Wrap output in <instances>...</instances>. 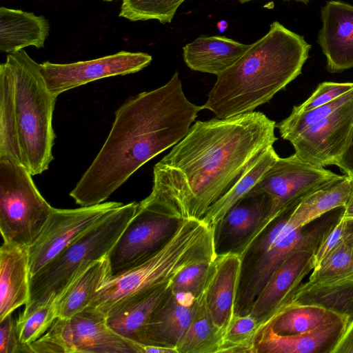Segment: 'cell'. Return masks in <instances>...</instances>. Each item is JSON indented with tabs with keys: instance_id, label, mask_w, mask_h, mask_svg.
I'll list each match as a JSON object with an SVG mask.
<instances>
[{
	"instance_id": "6da1fadb",
	"label": "cell",
	"mask_w": 353,
	"mask_h": 353,
	"mask_svg": "<svg viewBox=\"0 0 353 353\" xmlns=\"http://www.w3.org/2000/svg\"><path fill=\"white\" fill-rule=\"evenodd\" d=\"M261 112L197 121L154 167L147 197L180 219H201L277 138Z\"/></svg>"
},
{
	"instance_id": "7a4b0ae2",
	"label": "cell",
	"mask_w": 353,
	"mask_h": 353,
	"mask_svg": "<svg viewBox=\"0 0 353 353\" xmlns=\"http://www.w3.org/2000/svg\"><path fill=\"white\" fill-rule=\"evenodd\" d=\"M203 105L190 101L178 72L115 112L108 136L70 196L81 207L105 202L137 170L188 133Z\"/></svg>"
},
{
	"instance_id": "3957f363",
	"label": "cell",
	"mask_w": 353,
	"mask_h": 353,
	"mask_svg": "<svg viewBox=\"0 0 353 353\" xmlns=\"http://www.w3.org/2000/svg\"><path fill=\"white\" fill-rule=\"evenodd\" d=\"M56 100L40 63L24 50L8 54L0 65V161L21 164L32 176L48 169Z\"/></svg>"
},
{
	"instance_id": "277c9868",
	"label": "cell",
	"mask_w": 353,
	"mask_h": 353,
	"mask_svg": "<svg viewBox=\"0 0 353 353\" xmlns=\"http://www.w3.org/2000/svg\"><path fill=\"white\" fill-rule=\"evenodd\" d=\"M311 48L278 21L230 68L217 76L203 108L218 119L254 112L301 74Z\"/></svg>"
},
{
	"instance_id": "5b68a950",
	"label": "cell",
	"mask_w": 353,
	"mask_h": 353,
	"mask_svg": "<svg viewBox=\"0 0 353 353\" xmlns=\"http://www.w3.org/2000/svg\"><path fill=\"white\" fill-rule=\"evenodd\" d=\"M216 256L214 228L201 219H184L168 241L154 254L111 278L98 292L92 306L104 314L122 299L170 282L192 265Z\"/></svg>"
},
{
	"instance_id": "8992f818",
	"label": "cell",
	"mask_w": 353,
	"mask_h": 353,
	"mask_svg": "<svg viewBox=\"0 0 353 353\" xmlns=\"http://www.w3.org/2000/svg\"><path fill=\"white\" fill-rule=\"evenodd\" d=\"M138 205L134 201L117 208L32 275L30 299L23 313L54 301L91 263L108 256Z\"/></svg>"
},
{
	"instance_id": "52a82bcc",
	"label": "cell",
	"mask_w": 353,
	"mask_h": 353,
	"mask_svg": "<svg viewBox=\"0 0 353 353\" xmlns=\"http://www.w3.org/2000/svg\"><path fill=\"white\" fill-rule=\"evenodd\" d=\"M21 164L0 161V230L3 241L30 246L53 210Z\"/></svg>"
},
{
	"instance_id": "ba28073f",
	"label": "cell",
	"mask_w": 353,
	"mask_h": 353,
	"mask_svg": "<svg viewBox=\"0 0 353 353\" xmlns=\"http://www.w3.org/2000/svg\"><path fill=\"white\" fill-rule=\"evenodd\" d=\"M343 208H335L303 227L294 229L259 254L242 259L234 314L245 315L268 279L292 252L307 250L314 252L322 240L341 219Z\"/></svg>"
},
{
	"instance_id": "9c48e42d",
	"label": "cell",
	"mask_w": 353,
	"mask_h": 353,
	"mask_svg": "<svg viewBox=\"0 0 353 353\" xmlns=\"http://www.w3.org/2000/svg\"><path fill=\"white\" fill-rule=\"evenodd\" d=\"M340 176L323 167L306 163L295 154L285 158L279 157L249 192L267 194L270 199V209L239 254H242L288 207L327 186Z\"/></svg>"
},
{
	"instance_id": "30bf717a",
	"label": "cell",
	"mask_w": 353,
	"mask_h": 353,
	"mask_svg": "<svg viewBox=\"0 0 353 353\" xmlns=\"http://www.w3.org/2000/svg\"><path fill=\"white\" fill-rule=\"evenodd\" d=\"M37 345L41 352L142 353V344L115 333L106 315L92 306L69 319L57 318Z\"/></svg>"
},
{
	"instance_id": "8fae6325",
	"label": "cell",
	"mask_w": 353,
	"mask_h": 353,
	"mask_svg": "<svg viewBox=\"0 0 353 353\" xmlns=\"http://www.w3.org/2000/svg\"><path fill=\"white\" fill-rule=\"evenodd\" d=\"M182 220L147 197L139 203L134 215L108 255L110 279L138 265L158 252L172 237Z\"/></svg>"
},
{
	"instance_id": "7c38bea8",
	"label": "cell",
	"mask_w": 353,
	"mask_h": 353,
	"mask_svg": "<svg viewBox=\"0 0 353 353\" xmlns=\"http://www.w3.org/2000/svg\"><path fill=\"white\" fill-rule=\"evenodd\" d=\"M121 205L109 201L76 209L54 208L39 235L28 246L30 276Z\"/></svg>"
},
{
	"instance_id": "4fadbf2b",
	"label": "cell",
	"mask_w": 353,
	"mask_h": 353,
	"mask_svg": "<svg viewBox=\"0 0 353 353\" xmlns=\"http://www.w3.org/2000/svg\"><path fill=\"white\" fill-rule=\"evenodd\" d=\"M152 57L145 52L121 51L88 61L70 63H40L47 86L55 97L101 79L137 72L147 67Z\"/></svg>"
},
{
	"instance_id": "5bb4252c",
	"label": "cell",
	"mask_w": 353,
	"mask_h": 353,
	"mask_svg": "<svg viewBox=\"0 0 353 353\" xmlns=\"http://www.w3.org/2000/svg\"><path fill=\"white\" fill-rule=\"evenodd\" d=\"M353 130V99L329 116L309 126L290 142L294 154L319 167L336 165Z\"/></svg>"
},
{
	"instance_id": "9a60e30c",
	"label": "cell",
	"mask_w": 353,
	"mask_h": 353,
	"mask_svg": "<svg viewBox=\"0 0 353 353\" xmlns=\"http://www.w3.org/2000/svg\"><path fill=\"white\" fill-rule=\"evenodd\" d=\"M313 254L307 250L294 252L271 274L248 313L259 323L261 332L303 278L313 270Z\"/></svg>"
},
{
	"instance_id": "2e32d148",
	"label": "cell",
	"mask_w": 353,
	"mask_h": 353,
	"mask_svg": "<svg viewBox=\"0 0 353 353\" xmlns=\"http://www.w3.org/2000/svg\"><path fill=\"white\" fill-rule=\"evenodd\" d=\"M270 209L265 193H248L214 227L216 254L239 253L247 244Z\"/></svg>"
},
{
	"instance_id": "e0dca14e",
	"label": "cell",
	"mask_w": 353,
	"mask_h": 353,
	"mask_svg": "<svg viewBox=\"0 0 353 353\" xmlns=\"http://www.w3.org/2000/svg\"><path fill=\"white\" fill-rule=\"evenodd\" d=\"M322 27L318 34L329 72L353 68V5L328 1L321 8Z\"/></svg>"
},
{
	"instance_id": "ac0fdd59",
	"label": "cell",
	"mask_w": 353,
	"mask_h": 353,
	"mask_svg": "<svg viewBox=\"0 0 353 353\" xmlns=\"http://www.w3.org/2000/svg\"><path fill=\"white\" fill-rule=\"evenodd\" d=\"M241 265L242 259L237 252L216 254L203 289L210 316L222 333L234 314Z\"/></svg>"
},
{
	"instance_id": "d6986e66",
	"label": "cell",
	"mask_w": 353,
	"mask_h": 353,
	"mask_svg": "<svg viewBox=\"0 0 353 353\" xmlns=\"http://www.w3.org/2000/svg\"><path fill=\"white\" fill-rule=\"evenodd\" d=\"M200 294L173 292L170 287L145 328L142 344L169 347L177 352L176 347L196 312Z\"/></svg>"
},
{
	"instance_id": "ffe728a7",
	"label": "cell",
	"mask_w": 353,
	"mask_h": 353,
	"mask_svg": "<svg viewBox=\"0 0 353 353\" xmlns=\"http://www.w3.org/2000/svg\"><path fill=\"white\" fill-rule=\"evenodd\" d=\"M290 304L321 306L343 316L347 323L352 321L353 269L301 283L280 308Z\"/></svg>"
},
{
	"instance_id": "44dd1931",
	"label": "cell",
	"mask_w": 353,
	"mask_h": 353,
	"mask_svg": "<svg viewBox=\"0 0 353 353\" xmlns=\"http://www.w3.org/2000/svg\"><path fill=\"white\" fill-rule=\"evenodd\" d=\"M172 281L133 294L120 301L106 314L109 327L123 338L142 344L145 328L167 294Z\"/></svg>"
},
{
	"instance_id": "7402d4cb",
	"label": "cell",
	"mask_w": 353,
	"mask_h": 353,
	"mask_svg": "<svg viewBox=\"0 0 353 353\" xmlns=\"http://www.w3.org/2000/svg\"><path fill=\"white\" fill-rule=\"evenodd\" d=\"M28 247L3 241L0 248V321L30 299Z\"/></svg>"
},
{
	"instance_id": "603a6c76",
	"label": "cell",
	"mask_w": 353,
	"mask_h": 353,
	"mask_svg": "<svg viewBox=\"0 0 353 353\" xmlns=\"http://www.w3.org/2000/svg\"><path fill=\"white\" fill-rule=\"evenodd\" d=\"M346 324L342 319L295 335L278 334L267 325L258 337L255 353H332Z\"/></svg>"
},
{
	"instance_id": "cb8c5ba5",
	"label": "cell",
	"mask_w": 353,
	"mask_h": 353,
	"mask_svg": "<svg viewBox=\"0 0 353 353\" xmlns=\"http://www.w3.org/2000/svg\"><path fill=\"white\" fill-rule=\"evenodd\" d=\"M249 47L225 37L201 36L183 48V57L191 70L218 76L236 62Z\"/></svg>"
},
{
	"instance_id": "d4e9b609",
	"label": "cell",
	"mask_w": 353,
	"mask_h": 353,
	"mask_svg": "<svg viewBox=\"0 0 353 353\" xmlns=\"http://www.w3.org/2000/svg\"><path fill=\"white\" fill-rule=\"evenodd\" d=\"M43 16L21 10L0 8V50L14 53L28 46L43 48L50 32Z\"/></svg>"
},
{
	"instance_id": "484cf974",
	"label": "cell",
	"mask_w": 353,
	"mask_h": 353,
	"mask_svg": "<svg viewBox=\"0 0 353 353\" xmlns=\"http://www.w3.org/2000/svg\"><path fill=\"white\" fill-rule=\"evenodd\" d=\"M110 279L108 256L91 263L55 300L57 318L69 319L90 306Z\"/></svg>"
},
{
	"instance_id": "4316f807",
	"label": "cell",
	"mask_w": 353,
	"mask_h": 353,
	"mask_svg": "<svg viewBox=\"0 0 353 353\" xmlns=\"http://www.w3.org/2000/svg\"><path fill=\"white\" fill-rule=\"evenodd\" d=\"M352 188V179L341 175L294 205L290 211L292 222L296 228L303 227L335 208L345 207Z\"/></svg>"
},
{
	"instance_id": "83f0119b",
	"label": "cell",
	"mask_w": 353,
	"mask_h": 353,
	"mask_svg": "<svg viewBox=\"0 0 353 353\" xmlns=\"http://www.w3.org/2000/svg\"><path fill=\"white\" fill-rule=\"evenodd\" d=\"M342 319L345 318L321 306L290 304L280 308L268 325L278 334L295 335Z\"/></svg>"
},
{
	"instance_id": "f1b7e54d",
	"label": "cell",
	"mask_w": 353,
	"mask_h": 353,
	"mask_svg": "<svg viewBox=\"0 0 353 353\" xmlns=\"http://www.w3.org/2000/svg\"><path fill=\"white\" fill-rule=\"evenodd\" d=\"M279 157L273 145L268 148L244 175L208 209L201 220L214 228L228 212L254 188Z\"/></svg>"
},
{
	"instance_id": "f546056e",
	"label": "cell",
	"mask_w": 353,
	"mask_h": 353,
	"mask_svg": "<svg viewBox=\"0 0 353 353\" xmlns=\"http://www.w3.org/2000/svg\"><path fill=\"white\" fill-rule=\"evenodd\" d=\"M221 336L210 316L203 290L192 320L176 347L177 352L218 353Z\"/></svg>"
},
{
	"instance_id": "4dcf8cb0",
	"label": "cell",
	"mask_w": 353,
	"mask_h": 353,
	"mask_svg": "<svg viewBox=\"0 0 353 353\" xmlns=\"http://www.w3.org/2000/svg\"><path fill=\"white\" fill-rule=\"evenodd\" d=\"M260 325L250 314H234L222 333L218 353H255Z\"/></svg>"
},
{
	"instance_id": "1f68e13d",
	"label": "cell",
	"mask_w": 353,
	"mask_h": 353,
	"mask_svg": "<svg viewBox=\"0 0 353 353\" xmlns=\"http://www.w3.org/2000/svg\"><path fill=\"white\" fill-rule=\"evenodd\" d=\"M353 99V89L336 99L305 112H291L276 124L282 139L292 141L309 126L329 116L335 110Z\"/></svg>"
},
{
	"instance_id": "d6a6232c",
	"label": "cell",
	"mask_w": 353,
	"mask_h": 353,
	"mask_svg": "<svg viewBox=\"0 0 353 353\" xmlns=\"http://www.w3.org/2000/svg\"><path fill=\"white\" fill-rule=\"evenodd\" d=\"M185 0H123L119 17L130 21L158 20L170 23Z\"/></svg>"
},
{
	"instance_id": "836d02e7",
	"label": "cell",
	"mask_w": 353,
	"mask_h": 353,
	"mask_svg": "<svg viewBox=\"0 0 353 353\" xmlns=\"http://www.w3.org/2000/svg\"><path fill=\"white\" fill-rule=\"evenodd\" d=\"M57 319L55 301L42 305L28 313H21L17 320L19 341L26 345L42 336Z\"/></svg>"
},
{
	"instance_id": "e575fe53",
	"label": "cell",
	"mask_w": 353,
	"mask_h": 353,
	"mask_svg": "<svg viewBox=\"0 0 353 353\" xmlns=\"http://www.w3.org/2000/svg\"><path fill=\"white\" fill-rule=\"evenodd\" d=\"M353 269V243L343 241L313 269L309 279L343 273Z\"/></svg>"
},
{
	"instance_id": "d590c367",
	"label": "cell",
	"mask_w": 353,
	"mask_h": 353,
	"mask_svg": "<svg viewBox=\"0 0 353 353\" xmlns=\"http://www.w3.org/2000/svg\"><path fill=\"white\" fill-rule=\"evenodd\" d=\"M213 260L192 265L181 271L173 279L170 285L171 290L176 293L200 294L205 288Z\"/></svg>"
},
{
	"instance_id": "8d00e7d4",
	"label": "cell",
	"mask_w": 353,
	"mask_h": 353,
	"mask_svg": "<svg viewBox=\"0 0 353 353\" xmlns=\"http://www.w3.org/2000/svg\"><path fill=\"white\" fill-rule=\"evenodd\" d=\"M353 89V83L323 82L309 98L299 105L293 107L292 112H305L329 103Z\"/></svg>"
},
{
	"instance_id": "74e56055",
	"label": "cell",
	"mask_w": 353,
	"mask_h": 353,
	"mask_svg": "<svg viewBox=\"0 0 353 353\" xmlns=\"http://www.w3.org/2000/svg\"><path fill=\"white\" fill-rule=\"evenodd\" d=\"M0 353H32L30 345L22 344L12 314L0 321Z\"/></svg>"
},
{
	"instance_id": "f35d334b",
	"label": "cell",
	"mask_w": 353,
	"mask_h": 353,
	"mask_svg": "<svg viewBox=\"0 0 353 353\" xmlns=\"http://www.w3.org/2000/svg\"><path fill=\"white\" fill-rule=\"evenodd\" d=\"M345 226V220L342 216L330 232L322 240L320 245L314 252V268L318 266L332 251L344 241Z\"/></svg>"
},
{
	"instance_id": "ab89813d",
	"label": "cell",
	"mask_w": 353,
	"mask_h": 353,
	"mask_svg": "<svg viewBox=\"0 0 353 353\" xmlns=\"http://www.w3.org/2000/svg\"><path fill=\"white\" fill-rule=\"evenodd\" d=\"M353 353V321L346 324L341 337L335 344L332 353Z\"/></svg>"
},
{
	"instance_id": "60d3db41",
	"label": "cell",
	"mask_w": 353,
	"mask_h": 353,
	"mask_svg": "<svg viewBox=\"0 0 353 353\" xmlns=\"http://www.w3.org/2000/svg\"><path fill=\"white\" fill-rule=\"evenodd\" d=\"M336 165L353 179V130L347 148Z\"/></svg>"
},
{
	"instance_id": "b9f144b4",
	"label": "cell",
	"mask_w": 353,
	"mask_h": 353,
	"mask_svg": "<svg viewBox=\"0 0 353 353\" xmlns=\"http://www.w3.org/2000/svg\"><path fill=\"white\" fill-rule=\"evenodd\" d=\"M353 181V179H352ZM344 219H353V188L348 198V200L344 207V212L343 214Z\"/></svg>"
},
{
	"instance_id": "7bdbcfd3",
	"label": "cell",
	"mask_w": 353,
	"mask_h": 353,
	"mask_svg": "<svg viewBox=\"0 0 353 353\" xmlns=\"http://www.w3.org/2000/svg\"><path fill=\"white\" fill-rule=\"evenodd\" d=\"M345 220L344 240L353 243V219Z\"/></svg>"
},
{
	"instance_id": "ee69618b",
	"label": "cell",
	"mask_w": 353,
	"mask_h": 353,
	"mask_svg": "<svg viewBox=\"0 0 353 353\" xmlns=\"http://www.w3.org/2000/svg\"><path fill=\"white\" fill-rule=\"evenodd\" d=\"M237 1H240L241 3H245V2H248L250 1H252V0H237ZM294 1L302 2L304 3H307L310 0H294Z\"/></svg>"
},
{
	"instance_id": "f6af8a7d",
	"label": "cell",
	"mask_w": 353,
	"mask_h": 353,
	"mask_svg": "<svg viewBox=\"0 0 353 353\" xmlns=\"http://www.w3.org/2000/svg\"><path fill=\"white\" fill-rule=\"evenodd\" d=\"M105 1H112V0H105Z\"/></svg>"
}]
</instances>
